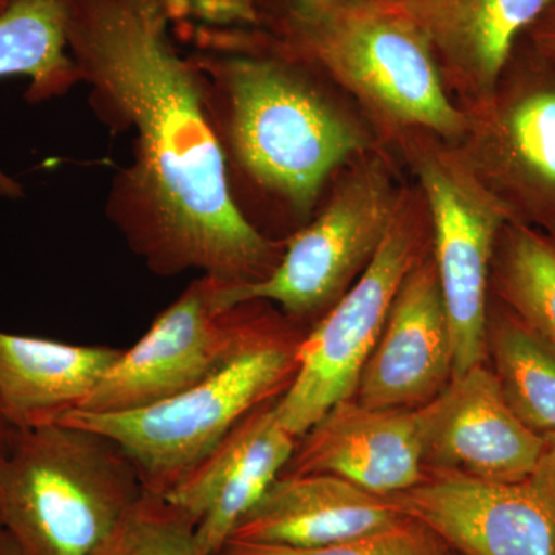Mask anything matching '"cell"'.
Returning <instances> with one entry per match:
<instances>
[{"mask_svg":"<svg viewBox=\"0 0 555 555\" xmlns=\"http://www.w3.org/2000/svg\"><path fill=\"white\" fill-rule=\"evenodd\" d=\"M158 0H68L69 54L94 107L134 129V160L113 182L109 219L152 272L219 284L272 272L284 246L230 192L198 69L182 60Z\"/></svg>","mask_w":555,"mask_h":555,"instance_id":"6da1fadb","label":"cell"},{"mask_svg":"<svg viewBox=\"0 0 555 555\" xmlns=\"http://www.w3.org/2000/svg\"><path fill=\"white\" fill-rule=\"evenodd\" d=\"M193 33L201 51L190 61L228 173L238 170L295 217H309L331 175L367 155L371 138L275 39L248 30Z\"/></svg>","mask_w":555,"mask_h":555,"instance_id":"7a4b0ae2","label":"cell"},{"mask_svg":"<svg viewBox=\"0 0 555 555\" xmlns=\"http://www.w3.org/2000/svg\"><path fill=\"white\" fill-rule=\"evenodd\" d=\"M278 46L327 73L393 138L456 144L465 109L451 100L436 54L414 25L379 0H353L270 20Z\"/></svg>","mask_w":555,"mask_h":555,"instance_id":"3957f363","label":"cell"},{"mask_svg":"<svg viewBox=\"0 0 555 555\" xmlns=\"http://www.w3.org/2000/svg\"><path fill=\"white\" fill-rule=\"evenodd\" d=\"M142 494L126 451L87 427L13 429L0 454V526L25 555H93Z\"/></svg>","mask_w":555,"mask_h":555,"instance_id":"277c9868","label":"cell"},{"mask_svg":"<svg viewBox=\"0 0 555 555\" xmlns=\"http://www.w3.org/2000/svg\"><path fill=\"white\" fill-rule=\"evenodd\" d=\"M301 338L269 313L224 366L185 392L137 411H75L60 423L112 438L137 466L144 491L166 496L241 420L286 392Z\"/></svg>","mask_w":555,"mask_h":555,"instance_id":"5b68a950","label":"cell"},{"mask_svg":"<svg viewBox=\"0 0 555 555\" xmlns=\"http://www.w3.org/2000/svg\"><path fill=\"white\" fill-rule=\"evenodd\" d=\"M401 192L397 214L374 258L297 349V372L276 403L280 422L302 437L339 401L356 397L404 278L422 259L425 199Z\"/></svg>","mask_w":555,"mask_h":555,"instance_id":"8992f818","label":"cell"},{"mask_svg":"<svg viewBox=\"0 0 555 555\" xmlns=\"http://www.w3.org/2000/svg\"><path fill=\"white\" fill-rule=\"evenodd\" d=\"M400 198L385 158L367 153L343 178L323 211L287 241L268 276L246 284L215 281V302L222 310L275 302L292 320L332 308L374 258Z\"/></svg>","mask_w":555,"mask_h":555,"instance_id":"52a82bcc","label":"cell"},{"mask_svg":"<svg viewBox=\"0 0 555 555\" xmlns=\"http://www.w3.org/2000/svg\"><path fill=\"white\" fill-rule=\"evenodd\" d=\"M455 147L511 221L555 240V67L525 38L495 89L463 105Z\"/></svg>","mask_w":555,"mask_h":555,"instance_id":"ba28073f","label":"cell"},{"mask_svg":"<svg viewBox=\"0 0 555 555\" xmlns=\"http://www.w3.org/2000/svg\"><path fill=\"white\" fill-rule=\"evenodd\" d=\"M433 229V258L454 347V377L483 364L488 288L500 232L509 217L454 144L401 137Z\"/></svg>","mask_w":555,"mask_h":555,"instance_id":"9c48e42d","label":"cell"},{"mask_svg":"<svg viewBox=\"0 0 555 555\" xmlns=\"http://www.w3.org/2000/svg\"><path fill=\"white\" fill-rule=\"evenodd\" d=\"M215 281L201 276L130 349L108 367L80 412L116 414L137 411L185 392L235 356L269 312L258 301L219 309Z\"/></svg>","mask_w":555,"mask_h":555,"instance_id":"30bf717a","label":"cell"},{"mask_svg":"<svg viewBox=\"0 0 555 555\" xmlns=\"http://www.w3.org/2000/svg\"><path fill=\"white\" fill-rule=\"evenodd\" d=\"M387 499L460 555H555L550 451L525 480L505 483L426 469L418 485Z\"/></svg>","mask_w":555,"mask_h":555,"instance_id":"8fae6325","label":"cell"},{"mask_svg":"<svg viewBox=\"0 0 555 555\" xmlns=\"http://www.w3.org/2000/svg\"><path fill=\"white\" fill-rule=\"evenodd\" d=\"M416 416L425 469L511 483L531 477L545 459L546 437L518 418L485 364L452 377Z\"/></svg>","mask_w":555,"mask_h":555,"instance_id":"7c38bea8","label":"cell"},{"mask_svg":"<svg viewBox=\"0 0 555 555\" xmlns=\"http://www.w3.org/2000/svg\"><path fill=\"white\" fill-rule=\"evenodd\" d=\"M278 400L241 420L164 496L198 525L196 554L218 555L291 462L298 437L280 422Z\"/></svg>","mask_w":555,"mask_h":555,"instance_id":"4fadbf2b","label":"cell"},{"mask_svg":"<svg viewBox=\"0 0 555 555\" xmlns=\"http://www.w3.org/2000/svg\"><path fill=\"white\" fill-rule=\"evenodd\" d=\"M454 377V347L436 262L422 259L404 278L378 343L361 372L358 403L418 409Z\"/></svg>","mask_w":555,"mask_h":555,"instance_id":"5bb4252c","label":"cell"},{"mask_svg":"<svg viewBox=\"0 0 555 555\" xmlns=\"http://www.w3.org/2000/svg\"><path fill=\"white\" fill-rule=\"evenodd\" d=\"M283 474H331L389 496L425 477L416 409L339 401L305 436Z\"/></svg>","mask_w":555,"mask_h":555,"instance_id":"9a60e30c","label":"cell"},{"mask_svg":"<svg viewBox=\"0 0 555 555\" xmlns=\"http://www.w3.org/2000/svg\"><path fill=\"white\" fill-rule=\"evenodd\" d=\"M425 36L463 105L488 96L553 0H379Z\"/></svg>","mask_w":555,"mask_h":555,"instance_id":"2e32d148","label":"cell"},{"mask_svg":"<svg viewBox=\"0 0 555 555\" xmlns=\"http://www.w3.org/2000/svg\"><path fill=\"white\" fill-rule=\"evenodd\" d=\"M403 514L387 496L331 474H281L230 540L321 547L377 531Z\"/></svg>","mask_w":555,"mask_h":555,"instance_id":"e0dca14e","label":"cell"},{"mask_svg":"<svg viewBox=\"0 0 555 555\" xmlns=\"http://www.w3.org/2000/svg\"><path fill=\"white\" fill-rule=\"evenodd\" d=\"M120 350L0 331V414L11 429L62 422L82 408Z\"/></svg>","mask_w":555,"mask_h":555,"instance_id":"ac0fdd59","label":"cell"},{"mask_svg":"<svg viewBox=\"0 0 555 555\" xmlns=\"http://www.w3.org/2000/svg\"><path fill=\"white\" fill-rule=\"evenodd\" d=\"M68 0H9L0 11V79L30 80L25 100L64 96L80 82L68 49ZM16 179L0 169V198H24Z\"/></svg>","mask_w":555,"mask_h":555,"instance_id":"d6986e66","label":"cell"},{"mask_svg":"<svg viewBox=\"0 0 555 555\" xmlns=\"http://www.w3.org/2000/svg\"><path fill=\"white\" fill-rule=\"evenodd\" d=\"M486 356L509 408L542 436L555 434V345L509 309L488 315Z\"/></svg>","mask_w":555,"mask_h":555,"instance_id":"ffe728a7","label":"cell"},{"mask_svg":"<svg viewBox=\"0 0 555 555\" xmlns=\"http://www.w3.org/2000/svg\"><path fill=\"white\" fill-rule=\"evenodd\" d=\"M491 281L506 308L555 345V240L507 219Z\"/></svg>","mask_w":555,"mask_h":555,"instance_id":"44dd1931","label":"cell"},{"mask_svg":"<svg viewBox=\"0 0 555 555\" xmlns=\"http://www.w3.org/2000/svg\"><path fill=\"white\" fill-rule=\"evenodd\" d=\"M196 521L144 491L93 555H198Z\"/></svg>","mask_w":555,"mask_h":555,"instance_id":"7402d4cb","label":"cell"},{"mask_svg":"<svg viewBox=\"0 0 555 555\" xmlns=\"http://www.w3.org/2000/svg\"><path fill=\"white\" fill-rule=\"evenodd\" d=\"M218 555H451L427 526L403 516L377 531L321 547H292L229 540Z\"/></svg>","mask_w":555,"mask_h":555,"instance_id":"603a6c76","label":"cell"},{"mask_svg":"<svg viewBox=\"0 0 555 555\" xmlns=\"http://www.w3.org/2000/svg\"><path fill=\"white\" fill-rule=\"evenodd\" d=\"M170 21L196 22L214 30H250L261 25L259 0H158Z\"/></svg>","mask_w":555,"mask_h":555,"instance_id":"cb8c5ba5","label":"cell"},{"mask_svg":"<svg viewBox=\"0 0 555 555\" xmlns=\"http://www.w3.org/2000/svg\"><path fill=\"white\" fill-rule=\"evenodd\" d=\"M346 2H353V0H259V13H261L262 24L266 20H275L288 14L313 13V11Z\"/></svg>","mask_w":555,"mask_h":555,"instance_id":"d4e9b609","label":"cell"},{"mask_svg":"<svg viewBox=\"0 0 555 555\" xmlns=\"http://www.w3.org/2000/svg\"><path fill=\"white\" fill-rule=\"evenodd\" d=\"M526 42L555 67V0L525 35Z\"/></svg>","mask_w":555,"mask_h":555,"instance_id":"484cf974","label":"cell"},{"mask_svg":"<svg viewBox=\"0 0 555 555\" xmlns=\"http://www.w3.org/2000/svg\"><path fill=\"white\" fill-rule=\"evenodd\" d=\"M0 555H25L16 540L3 526H0Z\"/></svg>","mask_w":555,"mask_h":555,"instance_id":"4316f807","label":"cell"},{"mask_svg":"<svg viewBox=\"0 0 555 555\" xmlns=\"http://www.w3.org/2000/svg\"><path fill=\"white\" fill-rule=\"evenodd\" d=\"M11 436H13V429L9 423L5 422L3 415L0 414V454L5 452V449L9 448Z\"/></svg>","mask_w":555,"mask_h":555,"instance_id":"83f0119b","label":"cell"},{"mask_svg":"<svg viewBox=\"0 0 555 555\" xmlns=\"http://www.w3.org/2000/svg\"><path fill=\"white\" fill-rule=\"evenodd\" d=\"M547 451H550L551 459H553L554 467H555V434L553 436H547Z\"/></svg>","mask_w":555,"mask_h":555,"instance_id":"f1b7e54d","label":"cell"},{"mask_svg":"<svg viewBox=\"0 0 555 555\" xmlns=\"http://www.w3.org/2000/svg\"><path fill=\"white\" fill-rule=\"evenodd\" d=\"M7 2H9V0H0V11L3 10V7L7 5Z\"/></svg>","mask_w":555,"mask_h":555,"instance_id":"f546056e","label":"cell"}]
</instances>
